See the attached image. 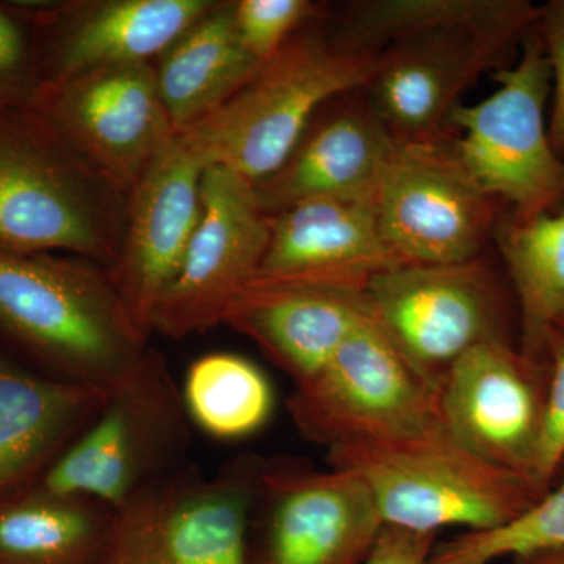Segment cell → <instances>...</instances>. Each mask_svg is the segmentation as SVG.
Instances as JSON below:
<instances>
[{
  "mask_svg": "<svg viewBox=\"0 0 564 564\" xmlns=\"http://www.w3.org/2000/svg\"><path fill=\"white\" fill-rule=\"evenodd\" d=\"M318 7L307 0H239L234 20L243 46L258 62H267L317 17Z\"/></svg>",
  "mask_w": 564,
  "mask_h": 564,
  "instance_id": "obj_28",
  "label": "cell"
},
{
  "mask_svg": "<svg viewBox=\"0 0 564 564\" xmlns=\"http://www.w3.org/2000/svg\"><path fill=\"white\" fill-rule=\"evenodd\" d=\"M288 410L300 434L328 451L415 436L443 423L437 393L372 317L314 377L295 384Z\"/></svg>",
  "mask_w": 564,
  "mask_h": 564,
  "instance_id": "obj_7",
  "label": "cell"
},
{
  "mask_svg": "<svg viewBox=\"0 0 564 564\" xmlns=\"http://www.w3.org/2000/svg\"><path fill=\"white\" fill-rule=\"evenodd\" d=\"M540 18V9L516 0H367L344 10L333 31L351 46L380 51L386 44L436 25L516 29Z\"/></svg>",
  "mask_w": 564,
  "mask_h": 564,
  "instance_id": "obj_25",
  "label": "cell"
},
{
  "mask_svg": "<svg viewBox=\"0 0 564 564\" xmlns=\"http://www.w3.org/2000/svg\"><path fill=\"white\" fill-rule=\"evenodd\" d=\"M367 285L318 280H254L225 325L243 334L295 384L314 377L370 314Z\"/></svg>",
  "mask_w": 564,
  "mask_h": 564,
  "instance_id": "obj_17",
  "label": "cell"
},
{
  "mask_svg": "<svg viewBox=\"0 0 564 564\" xmlns=\"http://www.w3.org/2000/svg\"><path fill=\"white\" fill-rule=\"evenodd\" d=\"M269 218V247L254 280L367 285L404 265L381 236L375 199H311Z\"/></svg>",
  "mask_w": 564,
  "mask_h": 564,
  "instance_id": "obj_19",
  "label": "cell"
},
{
  "mask_svg": "<svg viewBox=\"0 0 564 564\" xmlns=\"http://www.w3.org/2000/svg\"><path fill=\"white\" fill-rule=\"evenodd\" d=\"M497 242L521 304L522 355L538 362L549 334L564 323V212L500 226Z\"/></svg>",
  "mask_w": 564,
  "mask_h": 564,
  "instance_id": "obj_24",
  "label": "cell"
},
{
  "mask_svg": "<svg viewBox=\"0 0 564 564\" xmlns=\"http://www.w3.org/2000/svg\"><path fill=\"white\" fill-rule=\"evenodd\" d=\"M492 77L499 90L452 110L447 128L459 132L452 144L486 195L513 204L518 218L534 217L564 193V163L544 120L552 70L543 41L527 39L518 65Z\"/></svg>",
  "mask_w": 564,
  "mask_h": 564,
  "instance_id": "obj_6",
  "label": "cell"
},
{
  "mask_svg": "<svg viewBox=\"0 0 564 564\" xmlns=\"http://www.w3.org/2000/svg\"><path fill=\"white\" fill-rule=\"evenodd\" d=\"M259 475L245 464L210 478L176 470L115 513L102 564H256Z\"/></svg>",
  "mask_w": 564,
  "mask_h": 564,
  "instance_id": "obj_8",
  "label": "cell"
},
{
  "mask_svg": "<svg viewBox=\"0 0 564 564\" xmlns=\"http://www.w3.org/2000/svg\"><path fill=\"white\" fill-rule=\"evenodd\" d=\"M395 140L362 88L326 104L284 165L252 185L263 214L311 199H375Z\"/></svg>",
  "mask_w": 564,
  "mask_h": 564,
  "instance_id": "obj_18",
  "label": "cell"
},
{
  "mask_svg": "<svg viewBox=\"0 0 564 564\" xmlns=\"http://www.w3.org/2000/svg\"><path fill=\"white\" fill-rule=\"evenodd\" d=\"M547 356L552 361L551 381L545 393L543 426L533 466V481L547 488L552 475L564 458V328L555 326L549 334Z\"/></svg>",
  "mask_w": 564,
  "mask_h": 564,
  "instance_id": "obj_29",
  "label": "cell"
},
{
  "mask_svg": "<svg viewBox=\"0 0 564 564\" xmlns=\"http://www.w3.org/2000/svg\"><path fill=\"white\" fill-rule=\"evenodd\" d=\"M519 32L436 25L408 33L381 47L364 95L393 140L440 139L463 93L497 68Z\"/></svg>",
  "mask_w": 564,
  "mask_h": 564,
  "instance_id": "obj_13",
  "label": "cell"
},
{
  "mask_svg": "<svg viewBox=\"0 0 564 564\" xmlns=\"http://www.w3.org/2000/svg\"><path fill=\"white\" fill-rule=\"evenodd\" d=\"M115 511L40 488L0 505V564H102Z\"/></svg>",
  "mask_w": 564,
  "mask_h": 564,
  "instance_id": "obj_23",
  "label": "cell"
},
{
  "mask_svg": "<svg viewBox=\"0 0 564 564\" xmlns=\"http://www.w3.org/2000/svg\"><path fill=\"white\" fill-rule=\"evenodd\" d=\"M0 329L62 380L107 392L150 350L109 269L82 258L0 252Z\"/></svg>",
  "mask_w": 564,
  "mask_h": 564,
  "instance_id": "obj_2",
  "label": "cell"
},
{
  "mask_svg": "<svg viewBox=\"0 0 564 564\" xmlns=\"http://www.w3.org/2000/svg\"><path fill=\"white\" fill-rule=\"evenodd\" d=\"M202 196V218L152 318V333L173 339L225 323L232 304L254 281L269 247V215L239 174L206 166Z\"/></svg>",
  "mask_w": 564,
  "mask_h": 564,
  "instance_id": "obj_12",
  "label": "cell"
},
{
  "mask_svg": "<svg viewBox=\"0 0 564 564\" xmlns=\"http://www.w3.org/2000/svg\"><path fill=\"white\" fill-rule=\"evenodd\" d=\"M328 464L361 478L384 527L410 532L437 534L445 527L488 532L544 496L529 478L464 447L443 423L415 436L329 448Z\"/></svg>",
  "mask_w": 564,
  "mask_h": 564,
  "instance_id": "obj_4",
  "label": "cell"
},
{
  "mask_svg": "<svg viewBox=\"0 0 564 564\" xmlns=\"http://www.w3.org/2000/svg\"><path fill=\"white\" fill-rule=\"evenodd\" d=\"M214 0H99L57 10L46 82L102 66L151 63L214 7Z\"/></svg>",
  "mask_w": 564,
  "mask_h": 564,
  "instance_id": "obj_20",
  "label": "cell"
},
{
  "mask_svg": "<svg viewBox=\"0 0 564 564\" xmlns=\"http://www.w3.org/2000/svg\"><path fill=\"white\" fill-rule=\"evenodd\" d=\"M188 422L181 389L165 361L148 350L51 464L41 488L85 497L117 513L176 473L174 466L187 448Z\"/></svg>",
  "mask_w": 564,
  "mask_h": 564,
  "instance_id": "obj_5",
  "label": "cell"
},
{
  "mask_svg": "<svg viewBox=\"0 0 564 564\" xmlns=\"http://www.w3.org/2000/svg\"><path fill=\"white\" fill-rule=\"evenodd\" d=\"M206 166L187 137L176 133L128 193L120 251L109 272L144 339L202 218Z\"/></svg>",
  "mask_w": 564,
  "mask_h": 564,
  "instance_id": "obj_14",
  "label": "cell"
},
{
  "mask_svg": "<svg viewBox=\"0 0 564 564\" xmlns=\"http://www.w3.org/2000/svg\"><path fill=\"white\" fill-rule=\"evenodd\" d=\"M109 392L0 364V494L66 447L101 410Z\"/></svg>",
  "mask_w": 564,
  "mask_h": 564,
  "instance_id": "obj_22",
  "label": "cell"
},
{
  "mask_svg": "<svg viewBox=\"0 0 564 564\" xmlns=\"http://www.w3.org/2000/svg\"><path fill=\"white\" fill-rule=\"evenodd\" d=\"M513 560V564H564V547L545 549Z\"/></svg>",
  "mask_w": 564,
  "mask_h": 564,
  "instance_id": "obj_33",
  "label": "cell"
},
{
  "mask_svg": "<svg viewBox=\"0 0 564 564\" xmlns=\"http://www.w3.org/2000/svg\"><path fill=\"white\" fill-rule=\"evenodd\" d=\"M436 534L384 527L364 564H429Z\"/></svg>",
  "mask_w": 564,
  "mask_h": 564,
  "instance_id": "obj_32",
  "label": "cell"
},
{
  "mask_svg": "<svg viewBox=\"0 0 564 564\" xmlns=\"http://www.w3.org/2000/svg\"><path fill=\"white\" fill-rule=\"evenodd\" d=\"M40 85L24 31L0 10V110L32 107Z\"/></svg>",
  "mask_w": 564,
  "mask_h": 564,
  "instance_id": "obj_30",
  "label": "cell"
},
{
  "mask_svg": "<svg viewBox=\"0 0 564 564\" xmlns=\"http://www.w3.org/2000/svg\"><path fill=\"white\" fill-rule=\"evenodd\" d=\"M261 65L240 40L234 2H215L155 58L159 91L174 133L191 131L221 109Z\"/></svg>",
  "mask_w": 564,
  "mask_h": 564,
  "instance_id": "obj_21",
  "label": "cell"
},
{
  "mask_svg": "<svg viewBox=\"0 0 564 564\" xmlns=\"http://www.w3.org/2000/svg\"><path fill=\"white\" fill-rule=\"evenodd\" d=\"M32 109L126 193L176 135L152 63L102 66L46 82Z\"/></svg>",
  "mask_w": 564,
  "mask_h": 564,
  "instance_id": "obj_11",
  "label": "cell"
},
{
  "mask_svg": "<svg viewBox=\"0 0 564 564\" xmlns=\"http://www.w3.org/2000/svg\"><path fill=\"white\" fill-rule=\"evenodd\" d=\"M540 18L555 95L549 139L555 152H560L564 151V0H556L540 9Z\"/></svg>",
  "mask_w": 564,
  "mask_h": 564,
  "instance_id": "obj_31",
  "label": "cell"
},
{
  "mask_svg": "<svg viewBox=\"0 0 564 564\" xmlns=\"http://www.w3.org/2000/svg\"><path fill=\"white\" fill-rule=\"evenodd\" d=\"M558 326H563V328H564V323H562V325H558Z\"/></svg>",
  "mask_w": 564,
  "mask_h": 564,
  "instance_id": "obj_34",
  "label": "cell"
},
{
  "mask_svg": "<svg viewBox=\"0 0 564 564\" xmlns=\"http://www.w3.org/2000/svg\"><path fill=\"white\" fill-rule=\"evenodd\" d=\"M262 564H364L384 529L372 492L350 470L272 467Z\"/></svg>",
  "mask_w": 564,
  "mask_h": 564,
  "instance_id": "obj_16",
  "label": "cell"
},
{
  "mask_svg": "<svg viewBox=\"0 0 564 564\" xmlns=\"http://www.w3.org/2000/svg\"><path fill=\"white\" fill-rule=\"evenodd\" d=\"M536 364L507 340L481 344L452 367L437 392L441 421L458 443L533 485L547 393Z\"/></svg>",
  "mask_w": 564,
  "mask_h": 564,
  "instance_id": "obj_15",
  "label": "cell"
},
{
  "mask_svg": "<svg viewBox=\"0 0 564 564\" xmlns=\"http://www.w3.org/2000/svg\"><path fill=\"white\" fill-rule=\"evenodd\" d=\"M188 419L204 433L237 441L270 421L274 393L267 375L243 356L210 352L188 367L181 389Z\"/></svg>",
  "mask_w": 564,
  "mask_h": 564,
  "instance_id": "obj_26",
  "label": "cell"
},
{
  "mask_svg": "<svg viewBox=\"0 0 564 564\" xmlns=\"http://www.w3.org/2000/svg\"><path fill=\"white\" fill-rule=\"evenodd\" d=\"M366 292L373 321L436 393L467 351L505 340L502 300L484 256L395 267L375 274Z\"/></svg>",
  "mask_w": 564,
  "mask_h": 564,
  "instance_id": "obj_9",
  "label": "cell"
},
{
  "mask_svg": "<svg viewBox=\"0 0 564 564\" xmlns=\"http://www.w3.org/2000/svg\"><path fill=\"white\" fill-rule=\"evenodd\" d=\"M378 55L307 22L242 90L182 135L207 166L261 184L284 165L326 104L367 84Z\"/></svg>",
  "mask_w": 564,
  "mask_h": 564,
  "instance_id": "obj_3",
  "label": "cell"
},
{
  "mask_svg": "<svg viewBox=\"0 0 564 564\" xmlns=\"http://www.w3.org/2000/svg\"><path fill=\"white\" fill-rule=\"evenodd\" d=\"M496 203L463 169L447 133L395 141L375 195L381 236L404 265L481 258Z\"/></svg>",
  "mask_w": 564,
  "mask_h": 564,
  "instance_id": "obj_10",
  "label": "cell"
},
{
  "mask_svg": "<svg viewBox=\"0 0 564 564\" xmlns=\"http://www.w3.org/2000/svg\"><path fill=\"white\" fill-rule=\"evenodd\" d=\"M128 193L102 176L32 107L0 110V252H68L110 269Z\"/></svg>",
  "mask_w": 564,
  "mask_h": 564,
  "instance_id": "obj_1",
  "label": "cell"
},
{
  "mask_svg": "<svg viewBox=\"0 0 564 564\" xmlns=\"http://www.w3.org/2000/svg\"><path fill=\"white\" fill-rule=\"evenodd\" d=\"M555 547H564V480L514 521L434 545L429 564H494Z\"/></svg>",
  "mask_w": 564,
  "mask_h": 564,
  "instance_id": "obj_27",
  "label": "cell"
}]
</instances>
